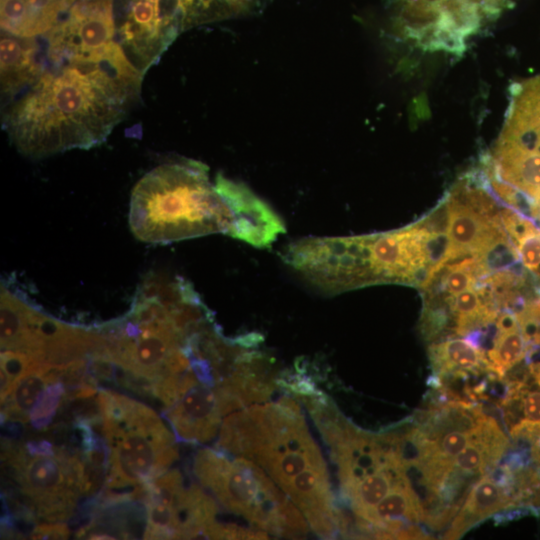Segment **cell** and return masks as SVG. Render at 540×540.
Here are the masks:
<instances>
[{"instance_id": "8992f818", "label": "cell", "mask_w": 540, "mask_h": 540, "mask_svg": "<svg viewBox=\"0 0 540 540\" xmlns=\"http://www.w3.org/2000/svg\"><path fill=\"white\" fill-rule=\"evenodd\" d=\"M114 41L142 77L185 29L179 0H113Z\"/></svg>"}, {"instance_id": "7402d4cb", "label": "cell", "mask_w": 540, "mask_h": 540, "mask_svg": "<svg viewBox=\"0 0 540 540\" xmlns=\"http://www.w3.org/2000/svg\"><path fill=\"white\" fill-rule=\"evenodd\" d=\"M510 437L522 450L528 452L533 461L540 463V421L521 420L510 429Z\"/></svg>"}, {"instance_id": "44dd1931", "label": "cell", "mask_w": 540, "mask_h": 540, "mask_svg": "<svg viewBox=\"0 0 540 540\" xmlns=\"http://www.w3.org/2000/svg\"><path fill=\"white\" fill-rule=\"evenodd\" d=\"M64 386L60 374L46 386L29 414L28 421L33 427L42 429L52 422L62 400L66 399Z\"/></svg>"}, {"instance_id": "ac0fdd59", "label": "cell", "mask_w": 540, "mask_h": 540, "mask_svg": "<svg viewBox=\"0 0 540 540\" xmlns=\"http://www.w3.org/2000/svg\"><path fill=\"white\" fill-rule=\"evenodd\" d=\"M428 353L436 376L489 367L484 352L467 339L454 338L432 344Z\"/></svg>"}, {"instance_id": "277c9868", "label": "cell", "mask_w": 540, "mask_h": 540, "mask_svg": "<svg viewBox=\"0 0 540 540\" xmlns=\"http://www.w3.org/2000/svg\"><path fill=\"white\" fill-rule=\"evenodd\" d=\"M199 482L230 512L258 528L281 536H301L308 525L292 500L254 464L212 449L197 452L193 464Z\"/></svg>"}, {"instance_id": "4fadbf2b", "label": "cell", "mask_w": 540, "mask_h": 540, "mask_svg": "<svg viewBox=\"0 0 540 540\" xmlns=\"http://www.w3.org/2000/svg\"><path fill=\"white\" fill-rule=\"evenodd\" d=\"M58 376L57 367L33 360L26 373L1 404V422L27 423L29 414L44 389Z\"/></svg>"}, {"instance_id": "52a82bcc", "label": "cell", "mask_w": 540, "mask_h": 540, "mask_svg": "<svg viewBox=\"0 0 540 540\" xmlns=\"http://www.w3.org/2000/svg\"><path fill=\"white\" fill-rule=\"evenodd\" d=\"M214 185L231 211L226 235L256 248H267L286 232L282 218L244 183L219 173Z\"/></svg>"}, {"instance_id": "9c48e42d", "label": "cell", "mask_w": 540, "mask_h": 540, "mask_svg": "<svg viewBox=\"0 0 540 540\" xmlns=\"http://www.w3.org/2000/svg\"><path fill=\"white\" fill-rule=\"evenodd\" d=\"M185 488L182 474L177 469L145 484L142 495L147 521L144 539H179V510Z\"/></svg>"}, {"instance_id": "cb8c5ba5", "label": "cell", "mask_w": 540, "mask_h": 540, "mask_svg": "<svg viewBox=\"0 0 540 540\" xmlns=\"http://www.w3.org/2000/svg\"><path fill=\"white\" fill-rule=\"evenodd\" d=\"M449 305L455 316L460 317L477 313L487 304L483 303L479 292L471 288L451 296Z\"/></svg>"}, {"instance_id": "30bf717a", "label": "cell", "mask_w": 540, "mask_h": 540, "mask_svg": "<svg viewBox=\"0 0 540 540\" xmlns=\"http://www.w3.org/2000/svg\"><path fill=\"white\" fill-rule=\"evenodd\" d=\"M77 0H1L2 32L21 38L48 33Z\"/></svg>"}, {"instance_id": "6da1fadb", "label": "cell", "mask_w": 540, "mask_h": 540, "mask_svg": "<svg viewBox=\"0 0 540 540\" xmlns=\"http://www.w3.org/2000/svg\"><path fill=\"white\" fill-rule=\"evenodd\" d=\"M142 78L116 43L80 51L50 35L35 37L22 84L2 97V127L32 158L92 148L139 99Z\"/></svg>"}, {"instance_id": "4316f807", "label": "cell", "mask_w": 540, "mask_h": 540, "mask_svg": "<svg viewBox=\"0 0 540 540\" xmlns=\"http://www.w3.org/2000/svg\"><path fill=\"white\" fill-rule=\"evenodd\" d=\"M521 409L529 420L540 421V391H520Z\"/></svg>"}, {"instance_id": "603a6c76", "label": "cell", "mask_w": 540, "mask_h": 540, "mask_svg": "<svg viewBox=\"0 0 540 540\" xmlns=\"http://www.w3.org/2000/svg\"><path fill=\"white\" fill-rule=\"evenodd\" d=\"M519 260L526 269L538 272L540 269V229L526 234L516 244Z\"/></svg>"}, {"instance_id": "9a60e30c", "label": "cell", "mask_w": 540, "mask_h": 540, "mask_svg": "<svg viewBox=\"0 0 540 540\" xmlns=\"http://www.w3.org/2000/svg\"><path fill=\"white\" fill-rule=\"evenodd\" d=\"M484 415L478 404L450 400L421 411L415 424L427 438L436 441L450 432L474 429Z\"/></svg>"}, {"instance_id": "3957f363", "label": "cell", "mask_w": 540, "mask_h": 540, "mask_svg": "<svg viewBox=\"0 0 540 540\" xmlns=\"http://www.w3.org/2000/svg\"><path fill=\"white\" fill-rule=\"evenodd\" d=\"M102 435L108 448L105 489L141 491L178 458L175 437L149 407L110 390H99Z\"/></svg>"}, {"instance_id": "2e32d148", "label": "cell", "mask_w": 540, "mask_h": 540, "mask_svg": "<svg viewBox=\"0 0 540 540\" xmlns=\"http://www.w3.org/2000/svg\"><path fill=\"white\" fill-rule=\"evenodd\" d=\"M251 461L262 467L283 492L295 475L311 467H326L315 442L278 452H262L256 454Z\"/></svg>"}, {"instance_id": "5bb4252c", "label": "cell", "mask_w": 540, "mask_h": 540, "mask_svg": "<svg viewBox=\"0 0 540 540\" xmlns=\"http://www.w3.org/2000/svg\"><path fill=\"white\" fill-rule=\"evenodd\" d=\"M494 159L492 176L522 190L535 200L540 198V153L525 152L498 142Z\"/></svg>"}, {"instance_id": "ba28073f", "label": "cell", "mask_w": 540, "mask_h": 540, "mask_svg": "<svg viewBox=\"0 0 540 540\" xmlns=\"http://www.w3.org/2000/svg\"><path fill=\"white\" fill-rule=\"evenodd\" d=\"M199 382L197 377L189 380L164 413L180 441L203 443L220 428L223 414L217 393L214 387Z\"/></svg>"}, {"instance_id": "ffe728a7", "label": "cell", "mask_w": 540, "mask_h": 540, "mask_svg": "<svg viewBox=\"0 0 540 540\" xmlns=\"http://www.w3.org/2000/svg\"><path fill=\"white\" fill-rule=\"evenodd\" d=\"M485 275L499 271H512L520 262L517 249L505 232L489 242L474 255Z\"/></svg>"}, {"instance_id": "7c38bea8", "label": "cell", "mask_w": 540, "mask_h": 540, "mask_svg": "<svg viewBox=\"0 0 540 540\" xmlns=\"http://www.w3.org/2000/svg\"><path fill=\"white\" fill-rule=\"evenodd\" d=\"M450 217L447 235L450 241V260L466 254H477L489 242L505 232L501 222L490 220L448 195Z\"/></svg>"}, {"instance_id": "8fae6325", "label": "cell", "mask_w": 540, "mask_h": 540, "mask_svg": "<svg viewBox=\"0 0 540 540\" xmlns=\"http://www.w3.org/2000/svg\"><path fill=\"white\" fill-rule=\"evenodd\" d=\"M515 507L511 490L499 484L490 473L481 476L470 488L444 539H459L482 520Z\"/></svg>"}, {"instance_id": "e0dca14e", "label": "cell", "mask_w": 540, "mask_h": 540, "mask_svg": "<svg viewBox=\"0 0 540 540\" xmlns=\"http://www.w3.org/2000/svg\"><path fill=\"white\" fill-rule=\"evenodd\" d=\"M400 465H385L367 474L348 489L342 491L350 502L357 521H363L371 510L389 493L394 483L405 476Z\"/></svg>"}, {"instance_id": "5b68a950", "label": "cell", "mask_w": 540, "mask_h": 540, "mask_svg": "<svg viewBox=\"0 0 540 540\" xmlns=\"http://www.w3.org/2000/svg\"><path fill=\"white\" fill-rule=\"evenodd\" d=\"M2 460L10 466L28 509L47 521L69 518L78 497L86 495L85 466L78 456L61 449L50 454L32 453L5 440Z\"/></svg>"}, {"instance_id": "484cf974", "label": "cell", "mask_w": 540, "mask_h": 540, "mask_svg": "<svg viewBox=\"0 0 540 540\" xmlns=\"http://www.w3.org/2000/svg\"><path fill=\"white\" fill-rule=\"evenodd\" d=\"M447 314L439 309H425L421 319V331L427 340H431L447 326Z\"/></svg>"}, {"instance_id": "d6986e66", "label": "cell", "mask_w": 540, "mask_h": 540, "mask_svg": "<svg viewBox=\"0 0 540 540\" xmlns=\"http://www.w3.org/2000/svg\"><path fill=\"white\" fill-rule=\"evenodd\" d=\"M527 354V341L519 327L497 331L494 343L488 351L490 369L500 376L518 364Z\"/></svg>"}, {"instance_id": "7a4b0ae2", "label": "cell", "mask_w": 540, "mask_h": 540, "mask_svg": "<svg viewBox=\"0 0 540 540\" xmlns=\"http://www.w3.org/2000/svg\"><path fill=\"white\" fill-rule=\"evenodd\" d=\"M231 221V211L211 183L208 167L197 160L178 158L160 164L132 190L130 228L147 243L227 234Z\"/></svg>"}, {"instance_id": "83f0119b", "label": "cell", "mask_w": 540, "mask_h": 540, "mask_svg": "<svg viewBox=\"0 0 540 540\" xmlns=\"http://www.w3.org/2000/svg\"><path fill=\"white\" fill-rule=\"evenodd\" d=\"M69 530L65 524H43L35 527L31 533L32 539H66Z\"/></svg>"}, {"instance_id": "d4e9b609", "label": "cell", "mask_w": 540, "mask_h": 540, "mask_svg": "<svg viewBox=\"0 0 540 540\" xmlns=\"http://www.w3.org/2000/svg\"><path fill=\"white\" fill-rule=\"evenodd\" d=\"M450 217L448 196L426 217L417 223L431 233H447Z\"/></svg>"}]
</instances>
